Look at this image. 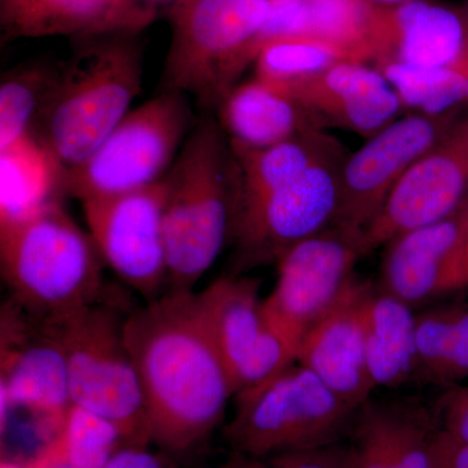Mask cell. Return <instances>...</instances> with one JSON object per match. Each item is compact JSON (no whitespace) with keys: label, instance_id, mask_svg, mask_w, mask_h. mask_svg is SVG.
Returning a JSON list of instances; mask_svg holds the SVG:
<instances>
[{"label":"cell","instance_id":"cb8c5ba5","mask_svg":"<svg viewBox=\"0 0 468 468\" xmlns=\"http://www.w3.org/2000/svg\"><path fill=\"white\" fill-rule=\"evenodd\" d=\"M198 298L233 387L237 371L267 328L260 282L242 275L221 277Z\"/></svg>","mask_w":468,"mask_h":468},{"label":"cell","instance_id":"9c48e42d","mask_svg":"<svg viewBox=\"0 0 468 468\" xmlns=\"http://www.w3.org/2000/svg\"><path fill=\"white\" fill-rule=\"evenodd\" d=\"M362 234L332 226L292 246L277 261L275 288L263 300L268 324L300 350L311 326L331 309L356 275Z\"/></svg>","mask_w":468,"mask_h":468},{"label":"cell","instance_id":"f35d334b","mask_svg":"<svg viewBox=\"0 0 468 468\" xmlns=\"http://www.w3.org/2000/svg\"><path fill=\"white\" fill-rule=\"evenodd\" d=\"M467 258H468V239H467Z\"/></svg>","mask_w":468,"mask_h":468},{"label":"cell","instance_id":"e0dca14e","mask_svg":"<svg viewBox=\"0 0 468 468\" xmlns=\"http://www.w3.org/2000/svg\"><path fill=\"white\" fill-rule=\"evenodd\" d=\"M371 282L358 276L304 335L297 362L358 409L377 389L366 360L363 310Z\"/></svg>","mask_w":468,"mask_h":468},{"label":"cell","instance_id":"2e32d148","mask_svg":"<svg viewBox=\"0 0 468 468\" xmlns=\"http://www.w3.org/2000/svg\"><path fill=\"white\" fill-rule=\"evenodd\" d=\"M276 88L291 95L322 131L335 126L369 138L403 110L383 73L365 63L335 64L318 75Z\"/></svg>","mask_w":468,"mask_h":468},{"label":"cell","instance_id":"30bf717a","mask_svg":"<svg viewBox=\"0 0 468 468\" xmlns=\"http://www.w3.org/2000/svg\"><path fill=\"white\" fill-rule=\"evenodd\" d=\"M167 186L159 183L81 201L104 263L147 302L168 282L165 239Z\"/></svg>","mask_w":468,"mask_h":468},{"label":"cell","instance_id":"277c9868","mask_svg":"<svg viewBox=\"0 0 468 468\" xmlns=\"http://www.w3.org/2000/svg\"><path fill=\"white\" fill-rule=\"evenodd\" d=\"M101 258L60 202L0 223V268L11 301L51 319L101 301Z\"/></svg>","mask_w":468,"mask_h":468},{"label":"cell","instance_id":"74e56055","mask_svg":"<svg viewBox=\"0 0 468 468\" xmlns=\"http://www.w3.org/2000/svg\"><path fill=\"white\" fill-rule=\"evenodd\" d=\"M141 2L149 3V5H156V7H160V5H168L169 7L177 0H141Z\"/></svg>","mask_w":468,"mask_h":468},{"label":"cell","instance_id":"9a60e30c","mask_svg":"<svg viewBox=\"0 0 468 468\" xmlns=\"http://www.w3.org/2000/svg\"><path fill=\"white\" fill-rule=\"evenodd\" d=\"M468 202L451 217L396 237L380 268V291L411 307L468 286Z\"/></svg>","mask_w":468,"mask_h":468},{"label":"cell","instance_id":"d6986e66","mask_svg":"<svg viewBox=\"0 0 468 468\" xmlns=\"http://www.w3.org/2000/svg\"><path fill=\"white\" fill-rule=\"evenodd\" d=\"M158 17L159 7L141 0H0V42L143 34Z\"/></svg>","mask_w":468,"mask_h":468},{"label":"cell","instance_id":"484cf974","mask_svg":"<svg viewBox=\"0 0 468 468\" xmlns=\"http://www.w3.org/2000/svg\"><path fill=\"white\" fill-rule=\"evenodd\" d=\"M418 375L449 387L468 378V302L417 314Z\"/></svg>","mask_w":468,"mask_h":468},{"label":"cell","instance_id":"52a82bcc","mask_svg":"<svg viewBox=\"0 0 468 468\" xmlns=\"http://www.w3.org/2000/svg\"><path fill=\"white\" fill-rule=\"evenodd\" d=\"M42 320L63 350L73 405L115 423L129 445H150L140 380L125 343V319L100 301Z\"/></svg>","mask_w":468,"mask_h":468},{"label":"cell","instance_id":"f1b7e54d","mask_svg":"<svg viewBox=\"0 0 468 468\" xmlns=\"http://www.w3.org/2000/svg\"><path fill=\"white\" fill-rule=\"evenodd\" d=\"M359 63L346 48L313 36H289L270 39L255 60V77L275 86L301 81L335 66Z\"/></svg>","mask_w":468,"mask_h":468},{"label":"cell","instance_id":"d4e9b609","mask_svg":"<svg viewBox=\"0 0 468 468\" xmlns=\"http://www.w3.org/2000/svg\"><path fill=\"white\" fill-rule=\"evenodd\" d=\"M0 223L26 218L58 201L63 169L33 137L0 150Z\"/></svg>","mask_w":468,"mask_h":468},{"label":"cell","instance_id":"603a6c76","mask_svg":"<svg viewBox=\"0 0 468 468\" xmlns=\"http://www.w3.org/2000/svg\"><path fill=\"white\" fill-rule=\"evenodd\" d=\"M338 149L341 144L323 131L306 132L266 149H232L239 171L233 224Z\"/></svg>","mask_w":468,"mask_h":468},{"label":"cell","instance_id":"8fae6325","mask_svg":"<svg viewBox=\"0 0 468 468\" xmlns=\"http://www.w3.org/2000/svg\"><path fill=\"white\" fill-rule=\"evenodd\" d=\"M344 160L343 149L335 150L234 221L230 241L239 270L277 263L292 246L334 226Z\"/></svg>","mask_w":468,"mask_h":468},{"label":"cell","instance_id":"83f0119b","mask_svg":"<svg viewBox=\"0 0 468 468\" xmlns=\"http://www.w3.org/2000/svg\"><path fill=\"white\" fill-rule=\"evenodd\" d=\"M58 64L45 58L23 61L0 80V150L32 137L34 122L51 91Z\"/></svg>","mask_w":468,"mask_h":468},{"label":"cell","instance_id":"4fadbf2b","mask_svg":"<svg viewBox=\"0 0 468 468\" xmlns=\"http://www.w3.org/2000/svg\"><path fill=\"white\" fill-rule=\"evenodd\" d=\"M468 202V120L402 176L362 233L363 257L396 237L451 217Z\"/></svg>","mask_w":468,"mask_h":468},{"label":"cell","instance_id":"ffe728a7","mask_svg":"<svg viewBox=\"0 0 468 468\" xmlns=\"http://www.w3.org/2000/svg\"><path fill=\"white\" fill-rule=\"evenodd\" d=\"M384 61L419 67H468V26L451 8L424 0L390 7Z\"/></svg>","mask_w":468,"mask_h":468},{"label":"cell","instance_id":"d590c367","mask_svg":"<svg viewBox=\"0 0 468 468\" xmlns=\"http://www.w3.org/2000/svg\"><path fill=\"white\" fill-rule=\"evenodd\" d=\"M0 468H30L29 461L3 460Z\"/></svg>","mask_w":468,"mask_h":468},{"label":"cell","instance_id":"1f68e13d","mask_svg":"<svg viewBox=\"0 0 468 468\" xmlns=\"http://www.w3.org/2000/svg\"><path fill=\"white\" fill-rule=\"evenodd\" d=\"M432 410L440 432L452 441L468 445V385L445 387Z\"/></svg>","mask_w":468,"mask_h":468},{"label":"cell","instance_id":"8d00e7d4","mask_svg":"<svg viewBox=\"0 0 468 468\" xmlns=\"http://www.w3.org/2000/svg\"><path fill=\"white\" fill-rule=\"evenodd\" d=\"M368 2L378 5H387V7H396V5H403L409 0H368Z\"/></svg>","mask_w":468,"mask_h":468},{"label":"cell","instance_id":"ac0fdd59","mask_svg":"<svg viewBox=\"0 0 468 468\" xmlns=\"http://www.w3.org/2000/svg\"><path fill=\"white\" fill-rule=\"evenodd\" d=\"M437 432L432 406L371 397L356 410L346 437L350 468H435Z\"/></svg>","mask_w":468,"mask_h":468},{"label":"cell","instance_id":"6da1fadb","mask_svg":"<svg viewBox=\"0 0 468 468\" xmlns=\"http://www.w3.org/2000/svg\"><path fill=\"white\" fill-rule=\"evenodd\" d=\"M150 445L192 457L224 420L234 392L198 292H168L125 318Z\"/></svg>","mask_w":468,"mask_h":468},{"label":"cell","instance_id":"8992f818","mask_svg":"<svg viewBox=\"0 0 468 468\" xmlns=\"http://www.w3.org/2000/svg\"><path fill=\"white\" fill-rule=\"evenodd\" d=\"M233 399L226 439L233 452L251 455L313 451L344 442L358 410L298 362Z\"/></svg>","mask_w":468,"mask_h":468},{"label":"cell","instance_id":"4316f807","mask_svg":"<svg viewBox=\"0 0 468 468\" xmlns=\"http://www.w3.org/2000/svg\"><path fill=\"white\" fill-rule=\"evenodd\" d=\"M375 68L393 86L403 109L446 115L468 103V67H419L384 61Z\"/></svg>","mask_w":468,"mask_h":468},{"label":"cell","instance_id":"e575fe53","mask_svg":"<svg viewBox=\"0 0 468 468\" xmlns=\"http://www.w3.org/2000/svg\"><path fill=\"white\" fill-rule=\"evenodd\" d=\"M27 461L30 468H77L64 458L57 437L46 442L45 446Z\"/></svg>","mask_w":468,"mask_h":468},{"label":"cell","instance_id":"7a4b0ae2","mask_svg":"<svg viewBox=\"0 0 468 468\" xmlns=\"http://www.w3.org/2000/svg\"><path fill=\"white\" fill-rule=\"evenodd\" d=\"M70 48L32 131L64 174L81 165L124 119L144 81L143 34L79 37Z\"/></svg>","mask_w":468,"mask_h":468},{"label":"cell","instance_id":"7402d4cb","mask_svg":"<svg viewBox=\"0 0 468 468\" xmlns=\"http://www.w3.org/2000/svg\"><path fill=\"white\" fill-rule=\"evenodd\" d=\"M363 328L366 360L375 388L397 389L418 378L414 307L371 285Z\"/></svg>","mask_w":468,"mask_h":468},{"label":"cell","instance_id":"f546056e","mask_svg":"<svg viewBox=\"0 0 468 468\" xmlns=\"http://www.w3.org/2000/svg\"><path fill=\"white\" fill-rule=\"evenodd\" d=\"M55 437L64 458L77 468H104L129 445L115 423L73 403Z\"/></svg>","mask_w":468,"mask_h":468},{"label":"cell","instance_id":"ba28073f","mask_svg":"<svg viewBox=\"0 0 468 468\" xmlns=\"http://www.w3.org/2000/svg\"><path fill=\"white\" fill-rule=\"evenodd\" d=\"M196 122L187 95L160 91L129 111L81 165L64 174V193L85 201L159 183Z\"/></svg>","mask_w":468,"mask_h":468},{"label":"cell","instance_id":"d6a6232c","mask_svg":"<svg viewBox=\"0 0 468 468\" xmlns=\"http://www.w3.org/2000/svg\"><path fill=\"white\" fill-rule=\"evenodd\" d=\"M180 462L153 445H125L104 468H178Z\"/></svg>","mask_w":468,"mask_h":468},{"label":"cell","instance_id":"5bb4252c","mask_svg":"<svg viewBox=\"0 0 468 468\" xmlns=\"http://www.w3.org/2000/svg\"><path fill=\"white\" fill-rule=\"evenodd\" d=\"M2 418L21 408L58 433L72 405L63 350L42 319L9 300L0 314Z\"/></svg>","mask_w":468,"mask_h":468},{"label":"cell","instance_id":"7c38bea8","mask_svg":"<svg viewBox=\"0 0 468 468\" xmlns=\"http://www.w3.org/2000/svg\"><path fill=\"white\" fill-rule=\"evenodd\" d=\"M454 113L417 112L394 120L345 158L334 226L365 232L402 176L454 129Z\"/></svg>","mask_w":468,"mask_h":468},{"label":"cell","instance_id":"836d02e7","mask_svg":"<svg viewBox=\"0 0 468 468\" xmlns=\"http://www.w3.org/2000/svg\"><path fill=\"white\" fill-rule=\"evenodd\" d=\"M433 466L468 468V445L452 441L439 431L433 443Z\"/></svg>","mask_w":468,"mask_h":468},{"label":"cell","instance_id":"44dd1931","mask_svg":"<svg viewBox=\"0 0 468 468\" xmlns=\"http://www.w3.org/2000/svg\"><path fill=\"white\" fill-rule=\"evenodd\" d=\"M232 149L261 150L310 131H322L291 95L254 77L237 85L218 109Z\"/></svg>","mask_w":468,"mask_h":468},{"label":"cell","instance_id":"3957f363","mask_svg":"<svg viewBox=\"0 0 468 468\" xmlns=\"http://www.w3.org/2000/svg\"><path fill=\"white\" fill-rule=\"evenodd\" d=\"M165 183L169 292H189L232 237L239 163L218 120H197Z\"/></svg>","mask_w":468,"mask_h":468},{"label":"cell","instance_id":"5b68a950","mask_svg":"<svg viewBox=\"0 0 468 468\" xmlns=\"http://www.w3.org/2000/svg\"><path fill=\"white\" fill-rule=\"evenodd\" d=\"M271 0H177L169 5L171 42L160 91L187 95L218 111L261 48Z\"/></svg>","mask_w":468,"mask_h":468},{"label":"cell","instance_id":"4dcf8cb0","mask_svg":"<svg viewBox=\"0 0 468 468\" xmlns=\"http://www.w3.org/2000/svg\"><path fill=\"white\" fill-rule=\"evenodd\" d=\"M220 468H350L346 443L340 442L313 451L251 455L230 452Z\"/></svg>","mask_w":468,"mask_h":468}]
</instances>
